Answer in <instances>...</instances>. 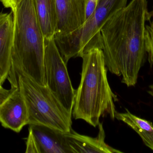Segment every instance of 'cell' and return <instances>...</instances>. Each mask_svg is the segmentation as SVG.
Segmentation results:
<instances>
[{
	"label": "cell",
	"instance_id": "obj_1",
	"mask_svg": "<svg viewBox=\"0 0 153 153\" xmlns=\"http://www.w3.org/2000/svg\"><path fill=\"white\" fill-rule=\"evenodd\" d=\"M147 0H131L106 22L100 31L99 48L107 68L122 76L128 87L134 86L145 57Z\"/></svg>",
	"mask_w": 153,
	"mask_h": 153
},
{
	"label": "cell",
	"instance_id": "obj_2",
	"mask_svg": "<svg viewBox=\"0 0 153 153\" xmlns=\"http://www.w3.org/2000/svg\"><path fill=\"white\" fill-rule=\"evenodd\" d=\"M13 33L12 66L8 79L13 81L23 74L33 81L47 86L45 67V37L32 0H20L12 9Z\"/></svg>",
	"mask_w": 153,
	"mask_h": 153
},
{
	"label": "cell",
	"instance_id": "obj_3",
	"mask_svg": "<svg viewBox=\"0 0 153 153\" xmlns=\"http://www.w3.org/2000/svg\"><path fill=\"white\" fill-rule=\"evenodd\" d=\"M82 66L81 80L76 90L72 115L75 119H82L96 127L102 116L115 118L114 102L117 101L107 78V67L101 49L94 47L81 57Z\"/></svg>",
	"mask_w": 153,
	"mask_h": 153
},
{
	"label": "cell",
	"instance_id": "obj_4",
	"mask_svg": "<svg viewBox=\"0 0 153 153\" xmlns=\"http://www.w3.org/2000/svg\"><path fill=\"white\" fill-rule=\"evenodd\" d=\"M20 91L26 102L28 113V125H42L68 133L72 129V116L53 94L47 86H42L19 73Z\"/></svg>",
	"mask_w": 153,
	"mask_h": 153
},
{
	"label": "cell",
	"instance_id": "obj_5",
	"mask_svg": "<svg viewBox=\"0 0 153 153\" xmlns=\"http://www.w3.org/2000/svg\"><path fill=\"white\" fill-rule=\"evenodd\" d=\"M128 0H99L96 9L77 30L65 35H55L56 44L67 63L72 57H81L94 47L99 48L100 31L108 19L126 6Z\"/></svg>",
	"mask_w": 153,
	"mask_h": 153
},
{
	"label": "cell",
	"instance_id": "obj_6",
	"mask_svg": "<svg viewBox=\"0 0 153 153\" xmlns=\"http://www.w3.org/2000/svg\"><path fill=\"white\" fill-rule=\"evenodd\" d=\"M45 67L47 86L66 111L72 115L76 90L54 37L45 38Z\"/></svg>",
	"mask_w": 153,
	"mask_h": 153
},
{
	"label": "cell",
	"instance_id": "obj_7",
	"mask_svg": "<svg viewBox=\"0 0 153 153\" xmlns=\"http://www.w3.org/2000/svg\"><path fill=\"white\" fill-rule=\"evenodd\" d=\"M57 27L55 35L74 32L85 21L86 0H56Z\"/></svg>",
	"mask_w": 153,
	"mask_h": 153
},
{
	"label": "cell",
	"instance_id": "obj_8",
	"mask_svg": "<svg viewBox=\"0 0 153 153\" xmlns=\"http://www.w3.org/2000/svg\"><path fill=\"white\" fill-rule=\"evenodd\" d=\"M29 117L26 102L19 85L9 98L0 105V123L5 128L19 133L28 125Z\"/></svg>",
	"mask_w": 153,
	"mask_h": 153
},
{
	"label": "cell",
	"instance_id": "obj_9",
	"mask_svg": "<svg viewBox=\"0 0 153 153\" xmlns=\"http://www.w3.org/2000/svg\"><path fill=\"white\" fill-rule=\"evenodd\" d=\"M13 33L12 11L0 13V85L8 79L12 66Z\"/></svg>",
	"mask_w": 153,
	"mask_h": 153
},
{
	"label": "cell",
	"instance_id": "obj_10",
	"mask_svg": "<svg viewBox=\"0 0 153 153\" xmlns=\"http://www.w3.org/2000/svg\"><path fill=\"white\" fill-rule=\"evenodd\" d=\"M40 153H74L65 133L42 125H30Z\"/></svg>",
	"mask_w": 153,
	"mask_h": 153
},
{
	"label": "cell",
	"instance_id": "obj_11",
	"mask_svg": "<svg viewBox=\"0 0 153 153\" xmlns=\"http://www.w3.org/2000/svg\"><path fill=\"white\" fill-rule=\"evenodd\" d=\"M98 126L99 134L95 138L80 134L72 128L70 132L64 133L74 153H123L105 143V133L102 123H99Z\"/></svg>",
	"mask_w": 153,
	"mask_h": 153
},
{
	"label": "cell",
	"instance_id": "obj_12",
	"mask_svg": "<svg viewBox=\"0 0 153 153\" xmlns=\"http://www.w3.org/2000/svg\"><path fill=\"white\" fill-rule=\"evenodd\" d=\"M39 25L45 38L54 37L57 27L56 0H32Z\"/></svg>",
	"mask_w": 153,
	"mask_h": 153
},
{
	"label": "cell",
	"instance_id": "obj_13",
	"mask_svg": "<svg viewBox=\"0 0 153 153\" xmlns=\"http://www.w3.org/2000/svg\"><path fill=\"white\" fill-rule=\"evenodd\" d=\"M126 112H116L115 118L126 124L135 131L144 143L153 151V125L150 121L134 115L127 109Z\"/></svg>",
	"mask_w": 153,
	"mask_h": 153
},
{
	"label": "cell",
	"instance_id": "obj_14",
	"mask_svg": "<svg viewBox=\"0 0 153 153\" xmlns=\"http://www.w3.org/2000/svg\"><path fill=\"white\" fill-rule=\"evenodd\" d=\"M145 47L148 55V61L151 66L153 65V29L150 26H146L145 32Z\"/></svg>",
	"mask_w": 153,
	"mask_h": 153
},
{
	"label": "cell",
	"instance_id": "obj_15",
	"mask_svg": "<svg viewBox=\"0 0 153 153\" xmlns=\"http://www.w3.org/2000/svg\"><path fill=\"white\" fill-rule=\"evenodd\" d=\"M26 153H40V150L31 129L29 128V134L26 143Z\"/></svg>",
	"mask_w": 153,
	"mask_h": 153
},
{
	"label": "cell",
	"instance_id": "obj_16",
	"mask_svg": "<svg viewBox=\"0 0 153 153\" xmlns=\"http://www.w3.org/2000/svg\"><path fill=\"white\" fill-rule=\"evenodd\" d=\"M98 1L99 0H86L85 4V21L89 19L97 7Z\"/></svg>",
	"mask_w": 153,
	"mask_h": 153
},
{
	"label": "cell",
	"instance_id": "obj_17",
	"mask_svg": "<svg viewBox=\"0 0 153 153\" xmlns=\"http://www.w3.org/2000/svg\"><path fill=\"white\" fill-rule=\"evenodd\" d=\"M18 86H11L10 90H6L0 85V105L5 101L16 90Z\"/></svg>",
	"mask_w": 153,
	"mask_h": 153
},
{
	"label": "cell",
	"instance_id": "obj_18",
	"mask_svg": "<svg viewBox=\"0 0 153 153\" xmlns=\"http://www.w3.org/2000/svg\"><path fill=\"white\" fill-rule=\"evenodd\" d=\"M20 0H0L4 6L7 8L13 9L17 5Z\"/></svg>",
	"mask_w": 153,
	"mask_h": 153
},
{
	"label": "cell",
	"instance_id": "obj_19",
	"mask_svg": "<svg viewBox=\"0 0 153 153\" xmlns=\"http://www.w3.org/2000/svg\"><path fill=\"white\" fill-rule=\"evenodd\" d=\"M147 21L150 22V27L153 29V9L150 12H148Z\"/></svg>",
	"mask_w": 153,
	"mask_h": 153
},
{
	"label": "cell",
	"instance_id": "obj_20",
	"mask_svg": "<svg viewBox=\"0 0 153 153\" xmlns=\"http://www.w3.org/2000/svg\"><path fill=\"white\" fill-rule=\"evenodd\" d=\"M147 92L150 95L153 97V84H152V85L149 86V90L147 91Z\"/></svg>",
	"mask_w": 153,
	"mask_h": 153
},
{
	"label": "cell",
	"instance_id": "obj_21",
	"mask_svg": "<svg viewBox=\"0 0 153 153\" xmlns=\"http://www.w3.org/2000/svg\"></svg>",
	"mask_w": 153,
	"mask_h": 153
}]
</instances>
